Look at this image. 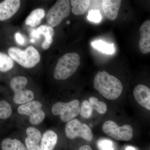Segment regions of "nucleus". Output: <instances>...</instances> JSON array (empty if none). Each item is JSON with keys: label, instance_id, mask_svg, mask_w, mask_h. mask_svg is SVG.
Listing matches in <instances>:
<instances>
[{"label": "nucleus", "instance_id": "nucleus-15", "mask_svg": "<svg viewBox=\"0 0 150 150\" xmlns=\"http://www.w3.org/2000/svg\"><path fill=\"white\" fill-rule=\"evenodd\" d=\"M34 96V93L32 91L24 89L14 93L13 101L16 104H24L31 101Z\"/></svg>", "mask_w": 150, "mask_h": 150}, {"label": "nucleus", "instance_id": "nucleus-25", "mask_svg": "<svg viewBox=\"0 0 150 150\" xmlns=\"http://www.w3.org/2000/svg\"><path fill=\"white\" fill-rule=\"evenodd\" d=\"M99 150H115V146L112 141L106 139H100L97 142Z\"/></svg>", "mask_w": 150, "mask_h": 150}, {"label": "nucleus", "instance_id": "nucleus-31", "mask_svg": "<svg viewBox=\"0 0 150 150\" xmlns=\"http://www.w3.org/2000/svg\"><path fill=\"white\" fill-rule=\"evenodd\" d=\"M79 150H93L91 147L88 145H83L79 148Z\"/></svg>", "mask_w": 150, "mask_h": 150}, {"label": "nucleus", "instance_id": "nucleus-13", "mask_svg": "<svg viewBox=\"0 0 150 150\" xmlns=\"http://www.w3.org/2000/svg\"><path fill=\"white\" fill-rule=\"evenodd\" d=\"M58 136L54 131L48 130L44 133L41 139L40 150H53L57 144Z\"/></svg>", "mask_w": 150, "mask_h": 150}, {"label": "nucleus", "instance_id": "nucleus-24", "mask_svg": "<svg viewBox=\"0 0 150 150\" xmlns=\"http://www.w3.org/2000/svg\"><path fill=\"white\" fill-rule=\"evenodd\" d=\"M93 109L88 101L85 100L82 102L80 107V114L83 118H88L91 117Z\"/></svg>", "mask_w": 150, "mask_h": 150}, {"label": "nucleus", "instance_id": "nucleus-12", "mask_svg": "<svg viewBox=\"0 0 150 150\" xmlns=\"http://www.w3.org/2000/svg\"><path fill=\"white\" fill-rule=\"evenodd\" d=\"M122 1L120 0H104L102 7L105 16L110 21H114L118 17Z\"/></svg>", "mask_w": 150, "mask_h": 150}, {"label": "nucleus", "instance_id": "nucleus-8", "mask_svg": "<svg viewBox=\"0 0 150 150\" xmlns=\"http://www.w3.org/2000/svg\"><path fill=\"white\" fill-rule=\"evenodd\" d=\"M42 107L39 101H31L19 106L18 112L21 115L29 116L30 123L36 125L42 122L45 118V113L41 109Z\"/></svg>", "mask_w": 150, "mask_h": 150}, {"label": "nucleus", "instance_id": "nucleus-33", "mask_svg": "<svg viewBox=\"0 0 150 150\" xmlns=\"http://www.w3.org/2000/svg\"><path fill=\"white\" fill-rule=\"evenodd\" d=\"M30 42H31V43H34V42H35V39H33V38H31V39H30Z\"/></svg>", "mask_w": 150, "mask_h": 150}, {"label": "nucleus", "instance_id": "nucleus-29", "mask_svg": "<svg viewBox=\"0 0 150 150\" xmlns=\"http://www.w3.org/2000/svg\"><path fill=\"white\" fill-rule=\"evenodd\" d=\"M15 38L16 40L19 44H21V45L24 44V38L19 33L17 32L16 33L15 35Z\"/></svg>", "mask_w": 150, "mask_h": 150}, {"label": "nucleus", "instance_id": "nucleus-32", "mask_svg": "<svg viewBox=\"0 0 150 150\" xmlns=\"http://www.w3.org/2000/svg\"><path fill=\"white\" fill-rule=\"evenodd\" d=\"M125 150H137V149H136V148L132 146H128L126 147Z\"/></svg>", "mask_w": 150, "mask_h": 150}, {"label": "nucleus", "instance_id": "nucleus-3", "mask_svg": "<svg viewBox=\"0 0 150 150\" xmlns=\"http://www.w3.org/2000/svg\"><path fill=\"white\" fill-rule=\"evenodd\" d=\"M8 54L13 60L25 68H33L40 60L39 52L32 46L24 51L16 47H11L9 48Z\"/></svg>", "mask_w": 150, "mask_h": 150}, {"label": "nucleus", "instance_id": "nucleus-4", "mask_svg": "<svg viewBox=\"0 0 150 150\" xmlns=\"http://www.w3.org/2000/svg\"><path fill=\"white\" fill-rule=\"evenodd\" d=\"M70 3L69 0H58L56 2L46 15V21L49 26L56 27L69 16L71 11Z\"/></svg>", "mask_w": 150, "mask_h": 150}, {"label": "nucleus", "instance_id": "nucleus-16", "mask_svg": "<svg viewBox=\"0 0 150 150\" xmlns=\"http://www.w3.org/2000/svg\"><path fill=\"white\" fill-rule=\"evenodd\" d=\"M72 6V12L76 16L83 14L88 8L91 1L88 0H71L70 1Z\"/></svg>", "mask_w": 150, "mask_h": 150}, {"label": "nucleus", "instance_id": "nucleus-27", "mask_svg": "<svg viewBox=\"0 0 150 150\" xmlns=\"http://www.w3.org/2000/svg\"><path fill=\"white\" fill-rule=\"evenodd\" d=\"M88 19L93 22H99L102 19L101 14L98 10H91L88 12Z\"/></svg>", "mask_w": 150, "mask_h": 150}, {"label": "nucleus", "instance_id": "nucleus-17", "mask_svg": "<svg viewBox=\"0 0 150 150\" xmlns=\"http://www.w3.org/2000/svg\"><path fill=\"white\" fill-rule=\"evenodd\" d=\"M45 11L43 9L37 8L33 11L25 20V24L31 26L38 25L41 20L45 16Z\"/></svg>", "mask_w": 150, "mask_h": 150}, {"label": "nucleus", "instance_id": "nucleus-20", "mask_svg": "<svg viewBox=\"0 0 150 150\" xmlns=\"http://www.w3.org/2000/svg\"><path fill=\"white\" fill-rule=\"evenodd\" d=\"M91 44L94 48L105 54H112L115 51L113 44H108L101 40L94 41Z\"/></svg>", "mask_w": 150, "mask_h": 150}, {"label": "nucleus", "instance_id": "nucleus-34", "mask_svg": "<svg viewBox=\"0 0 150 150\" xmlns=\"http://www.w3.org/2000/svg\"><path fill=\"white\" fill-rule=\"evenodd\" d=\"M67 24H70V21H67Z\"/></svg>", "mask_w": 150, "mask_h": 150}, {"label": "nucleus", "instance_id": "nucleus-18", "mask_svg": "<svg viewBox=\"0 0 150 150\" xmlns=\"http://www.w3.org/2000/svg\"><path fill=\"white\" fill-rule=\"evenodd\" d=\"M1 147L2 150H27L21 142L9 138L3 140L1 144Z\"/></svg>", "mask_w": 150, "mask_h": 150}, {"label": "nucleus", "instance_id": "nucleus-1", "mask_svg": "<svg viewBox=\"0 0 150 150\" xmlns=\"http://www.w3.org/2000/svg\"><path fill=\"white\" fill-rule=\"evenodd\" d=\"M94 87L101 95L110 100L119 97L123 88L121 81L105 71H99L95 76Z\"/></svg>", "mask_w": 150, "mask_h": 150}, {"label": "nucleus", "instance_id": "nucleus-30", "mask_svg": "<svg viewBox=\"0 0 150 150\" xmlns=\"http://www.w3.org/2000/svg\"><path fill=\"white\" fill-rule=\"evenodd\" d=\"M31 36L34 38H36V39H38L40 37V34L38 33L37 30H33L31 33Z\"/></svg>", "mask_w": 150, "mask_h": 150}, {"label": "nucleus", "instance_id": "nucleus-2", "mask_svg": "<svg viewBox=\"0 0 150 150\" xmlns=\"http://www.w3.org/2000/svg\"><path fill=\"white\" fill-rule=\"evenodd\" d=\"M80 64V58L77 53L65 54L58 60L54 69V78L59 80L67 79L74 74Z\"/></svg>", "mask_w": 150, "mask_h": 150}, {"label": "nucleus", "instance_id": "nucleus-7", "mask_svg": "<svg viewBox=\"0 0 150 150\" xmlns=\"http://www.w3.org/2000/svg\"><path fill=\"white\" fill-rule=\"evenodd\" d=\"M65 133L67 137L71 139L79 137L90 142L93 139L90 128L77 119H73L68 122L65 128Z\"/></svg>", "mask_w": 150, "mask_h": 150}, {"label": "nucleus", "instance_id": "nucleus-10", "mask_svg": "<svg viewBox=\"0 0 150 150\" xmlns=\"http://www.w3.org/2000/svg\"><path fill=\"white\" fill-rule=\"evenodd\" d=\"M139 48L143 54L150 53V20L144 22L140 28Z\"/></svg>", "mask_w": 150, "mask_h": 150}, {"label": "nucleus", "instance_id": "nucleus-26", "mask_svg": "<svg viewBox=\"0 0 150 150\" xmlns=\"http://www.w3.org/2000/svg\"><path fill=\"white\" fill-rule=\"evenodd\" d=\"M26 133L28 138L34 140L38 143H39L42 139L40 131L34 127H30L26 129Z\"/></svg>", "mask_w": 150, "mask_h": 150}, {"label": "nucleus", "instance_id": "nucleus-22", "mask_svg": "<svg viewBox=\"0 0 150 150\" xmlns=\"http://www.w3.org/2000/svg\"><path fill=\"white\" fill-rule=\"evenodd\" d=\"M89 102L91 105L93 109L96 110L100 114H104L107 111V105L104 102L98 101V99L95 97L89 98Z\"/></svg>", "mask_w": 150, "mask_h": 150}, {"label": "nucleus", "instance_id": "nucleus-14", "mask_svg": "<svg viewBox=\"0 0 150 150\" xmlns=\"http://www.w3.org/2000/svg\"><path fill=\"white\" fill-rule=\"evenodd\" d=\"M37 30L40 35H44L46 37L45 40L42 43V47L44 49H48L50 47L53 41L52 37L54 34L53 27L49 25H40L38 28Z\"/></svg>", "mask_w": 150, "mask_h": 150}, {"label": "nucleus", "instance_id": "nucleus-21", "mask_svg": "<svg viewBox=\"0 0 150 150\" xmlns=\"http://www.w3.org/2000/svg\"><path fill=\"white\" fill-rule=\"evenodd\" d=\"M13 60L4 53H0V71L5 72L11 70L13 67Z\"/></svg>", "mask_w": 150, "mask_h": 150}, {"label": "nucleus", "instance_id": "nucleus-9", "mask_svg": "<svg viewBox=\"0 0 150 150\" xmlns=\"http://www.w3.org/2000/svg\"><path fill=\"white\" fill-rule=\"evenodd\" d=\"M20 6L19 0H6L0 4V20H6L16 13Z\"/></svg>", "mask_w": 150, "mask_h": 150}, {"label": "nucleus", "instance_id": "nucleus-5", "mask_svg": "<svg viewBox=\"0 0 150 150\" xmlns=\"http://www.w3.org/2000/svg\"><path fill=\"white\" fill-rule=\"evenodd\" d=\"M52 112L54 115H59L64 122H70L80 113L79 101L74 99L68 103H56L52 108Z\"/></svg>", "mask_w": 150, "mask_h": 150}, {"label": "nucleus", "instance_id": "nucleus-6", "mask_svg": "<svg viewBox=\"0 0 150 150\" xmlns=\"http://www.w3.org/2000/svg\"><path fill=\"white\" fill-rule=\"evenodd\" d=\"M102 130L108 136L118 141H129L133 137V129L130 125L126 124L120 127L110 120L104 122Z\"/></svg>", "mask_w": 150, "mask_h": 150}, {"label": "nucleus", "instance_id": "nucleus-11", "mask_svg": "<svg viewBox=\"0 0 150 150\" xmlns=\"http://www.w3.org/2000/svg\"><path fill=\"white\" fill-rule=\"evenodd\" d=\"M134 96L139 104L150 110V88L144 85H139L134 89Z\"/></svg>", "mask_w": 150, "mask_h": 150}, {"label": "nucleus", "instance_id": "nucleus-19", "mask_svg": "<svg viewBox=\"0 0 150 150\" xmlns=\"http://www.w3.org/2000/svg\"><path fill=\"white\" fill-rule=\"evenodd\" d=\"M27 83L26 78L22 76H18L12 79L10 86L15 93L25 89Z\"/></svg>", "mask_w": 150, "mask_h": 150}, {"label": "nucleus", "instance_id": "nucleus-28", "mask_svg": "<svg viewBox=\"0 0 150 150\" xmlns=\"http://www.w3.org/2000/svg\"><path fill=\"white\" fill-rule=\"evenodd\" d=\"M25 144L27 150H40L38 143L30 139L28 137L25 139Z\"/></svg>", "mask_w": 150, "mask_h": 150}, {"label": "nucleus", "instance_id": "nucleus-23", "mask_svg": "<svg viewBox=\"0 0 150 150\" xmlns=\"http://www.w3.org/2000/svg\"><path fill=\"white\" fill-rule=\"evenodd\" d=\"M11 107L9 103L6 100H3L0 102V118L1 119H6L11 114Z\"/></svg>", "mask_w": 150, "mask_h": 150}]
</instances>
